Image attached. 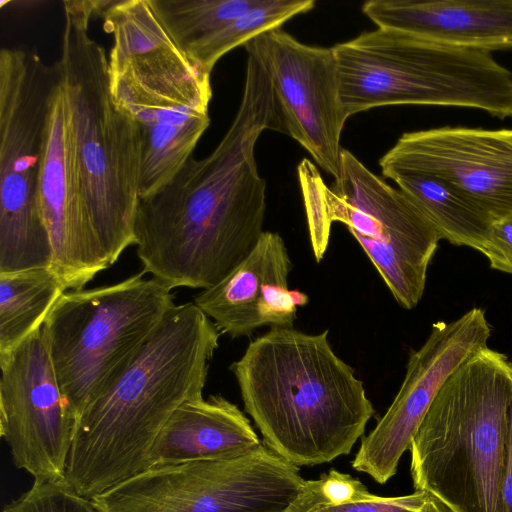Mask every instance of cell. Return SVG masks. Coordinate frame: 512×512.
Listing matches in <instances>:
<instances>
[{
	"instance_id": "26",
	"label": "cell",
	"mask_w": 512,
	"mask_h": 512,
	"mask_svg": "<svg viewBox=\"0 0 512 512\" xmlns=\"http://www.w3.org/2000/svg\"><path fill=\"white\" fill-rule=\"evenodd\" d=\"M303 195L310 243L314 257L320 262L324 257L330 239L332 222L328 217L324 183L315 165L304 158L297 168Z\"/></svg>"
},
{
	"instance_id": "11",
	"label": "cell",
	"mask_w": 512,
	"mask_h": 512,
	"mask_svg": "<svg viewBox=\"0 0 512 512\" xmlns=\"http://www.w3.org/2000/svg\"><path fill=\"white\" fill-rule=\"evenodd\" d=\"M490 333L481 308H473L449 323H434L424 344L410 354L393 402L362 438L351 462L353 469L379 484L390 480L440 388L466 360L488 347Z\"/></svg>"
},
{
	"instance_id": "5",
	"label": "cell",
	"mask_w": 512,
	"mask_h": 512,
	"mask_svg": "<svg viewBox=\"0 0 512 512\" xmlns=\"http://www.w3.org/2000/svg\"><path fill=\"white\" fill-rule=\"evenodd\" d=\"M511 417L512 363L485 347L447 378L412 438L415 491L456 512H504Z\"/></svg>"
},
{
	"instance_id": "16",
	"label": "cell",
	"mask_w": 512,
	"mask_h": 512,
	"mask_svg": "<svg viewBox=\"0 0 512 512\" xmlns=\"http://www.w3.org/2000/svg\"><path fill=\"white\" fill-rule=\"evenodd\" d=\"M362 12L378 28L446 45L512 49V0H370Z\"/></svg>"
},
{
	"instance_id": "19",
	"label": "cell",
	"mask_w": 512,
	"mask_h": 512,
	"mask_svg": "<svg viewBox=\"0 0 512 512\" xmlns=\"http://www.w3.org/2000/svg\"><path fill=\"white\" fill-rule=\"evenodd\" d=\"M121 107L135 119L141 131L139 197L144 198L163 188L189 161L210 124L209 113L165 103Z\"/></svg>"
},
{
	"instance_id": "10",
	"label": "cell",
	"mask_w": 512,
	"mask_h": 512,
	"mask_svg": "<svg viewBox=\"0 0 512 512\" xmlns=\"http://www.w3.org/2000/svg\"><path fill=\"white\" fill-rule=\"evenodd\" d=\"M0 432L34 481H63L75 419L63 397L43 327L0 354Z\"/></svg>"
},
{
	"instance_id": "13",
	"label": "cell",
	"mask_w": 512,
	"mask_h": 512,
	"mask_svg": "<svg viewBox=\"0 0 512 512\" xmlns=\"http://www.w3.org/2000/svg\"><path fill=\"white\" fill-rule=\"evenodd\" d=\"M379 166L389 179L404 172L438 177L493 222L512 214V129L445 126L407 132Z\"/></svg>"
},
{
	"instance_id": "28",
	"label": "cell",
	"mask_w": 512,
	"mask_h": 512,
	"mask_svg": "<svg viewBox=\"0 0 512 512\" xmlns=\"http://www.w3.org/2000/svg\"><path fill=\"white\" fill-rule=\"evenodd\" d=\"M482 253L491 268L512 274V214L492 223Z\"/></svg>"
},
{
	"instance_id": "31",
	"label": "cell",
	"mask_w": 512,
	"mask_h": 512,
	"mask_svg": "<svg viewBox=\"0 0 512 512\" xmlns=\"http://www.w3.org/2000/svg\"><path fill=\"white\" fill-rule=\"evenodd\" d=\"M285 512H291V511L288 509V510H287V511H285Z\"/></svg>"
},
{
	"instance_id": "27",
	"label": "cell",
	"mask_w": 512,
	"mask_h": 512,
	"mask_svg": "<svg viewBox=\"0 0 512 512\" xmlns=\"http://www.w3.org/2000/svg\"><path fill=\"white\" fill-rule=\"evenodd\" d=\"M3 512H101L91 499L63 481H34L32 487L7 504Z\"/></svg>"
},
{
	"instance_id": "24",
	"label": "cell",
	"mask_w": 512,
	"mask_h": 512,
	"mask_svg": "<svg viewBox=\"0 0 512 512\" xmlns=\"http://www.w3.org/2000/svg\"><path fill=\"white\" fill-rule=\"evenodd\" d=\"M169 33L187 52L259 0H151Z\"/></svg>"
},
{
	"instance_id": "12",
	"label": "cell",
	"mask_w": 512,
	"mask_h": 512,
	"mask_svg": "<svg viewBox=\"0 0 512 512\" xmlns=\"http://www.w3.org/2000/svg\"><path fill=\"white\" fill-rule=\"evenodd\" d=\"M271 76L285 134L320 168L340 177L346 120L332 47L304 44L281 28L254 38Z\"/></svg>"
},
{
	"instance_id": "9",
	"label": "cell",
	"mask_w": 512,
	"mask_h": 512,
	"mask_svg": "<svg viewBox=\"0 0 512 512\" xmlns=\"http://www.w3.org/2000/svg\"><path fill=\"white\" fill-rule=\"evenodd\" d=\"M305 482L263 442L227 458L149 468L91 500L101 512H285Z\"/></svg>"
},
{
	"instance_id": "22",
	"label": "cell",
	"mask_w": 512,
	"mask_h": 512,
	"mask_svg": "<svg viewBox=\"0 0 512 512\" xmlns=\"http://www.w3.org/2000/svg\"><path fill=\"white\" fill-rule=\"evenodd\" d=\"M66 291L51 266L0 273V354L40 328Z\"/></svg>"
},
{
	"instance_id": "2",
	"label": "cell",
	"mask_w": 512,
	"mask_h": 512,
	"mask_svg": "<svg viewBox=\"0 0 512 512\" xmlns=\"http://www.w3.org/2000/svg\"><path fill=\"white\" fill-rule=\"evenodd\" d=\"M220 334L194 302L172 306L124 371L76 420L64 481L92 499L147 470L170 416L203 396Z\"/></svg>"
},
{
	"instance_id": "8",
	"label": "cell",
	"mask_w": 512,
	"mask_h": 512,
	"mask_svg": "<svg viewBox=\"0 0 512 512\" xmlns=\"http://www.w3.org/2000/svg\"><path fill=\"white\" fill-rule=\"evenodd\" d=\"M58 65L36 51L0 52V273L51 266L38 202L40 170Z\"/></svg>"
},
{
	"instance_id": "23",
	"label": "cell",
	"mask_w": 512,
	"mask_h": 512,
	"mask_svg": "<svg viewBox=\"0 0 512 512\" xmlns=\"http://www.w3.org/2000/svg\"><path fill=\"white\" fill-rule=\"evenodd\" d=\"M315 4L313 0H259L191 48L187 55L204 73L211 75L217 61L226 53L267 31L280 28L289 19L312 10Z\"/></svg>"
},
{
	"instance_id": "14",
	"label": "cell",
	"mask_w": 512,
	"mask_h": 512,
	"mask_svg": "<svg viewBox=\"0 0 512 512\" xmlns=\"http://www.w3.org/2000/svg\"><path fill=\"white\" fill-rule=\"evenodd\" d=\"M113 35L110 89L208 110L210 75L173 39L151 0L110 1L102 13Z\"/></svg>"
},
{
	"instance_id": "30",
	"label": "cell",
	"mask_w": 512,
	"mask_h": 512,
	"mask_svg": "<svg viewBox=\"0 0 512 512\" xmlns=\"http://www.w3.org/2000/svg\"><path fill=\"white\" fill-rule=\"evenodd\" d=\"M427 493V492H426ZM424 512H456L448 504L440 498L427 493V501L424 507Z\"/></svg>"
},
{
	"instance_id": "7",
	"label": "cell",
	"mask_w": 512,
	"mask_h": 512,
	"mask_svg": "<svg viewBox=\"0 0 512 512\" xmlns=\"http://www.w3.org/2000/svg\"><path fill=\"white\" fill-rule=\"evenodd\" d=\"M144 274L66 291L44 320L52 365L75 421L124 371L175 305L171 289Z\"/></svg>"
},
{
	"instance_id": "1",
	"label": "cell",
	"mask_w": 512,
	"mask_h": 512,
	"mask_svg": "<svg viewBox=\"0 0 512 512\" xmlns=\"http://www.w3.org/2000/svg\"><path fill=\"white\" fill-rule=\"evenodd\" d=\"M242 99L211 154L191 157L155 193L139 199L134 237L143 272L171 290L207 289L254 248L263 231L266 181L255 146L266 129L285 133L265 60L248 47Z\"/></svg>"
},
{
	"instance_id": "15",
	"label": "cell",
	"mask_w": 512,
	"mask_h": 512,
	"mask_svg": "<svg viewBox=\"0 0 512 512\" xmlns=\"http://www.w3.org/2000/svg\"><path fill=\"white\" fill-rule=\"evenodd\" d=\"M38 202L52 250V269L66 290H81L109 266L90 222L78 180L64 89L59 80L47 119Z\"/></svg>"
},
{
	"instance_id": "29",
	"label": "cell",
	"mask_w": 512,
	"mask_h": 512,
	"mask_svg": "<svg viewBox=\"0 0 512 512\" xmlns=\"http://www.w3.org/2000/svg\"><path fill=\"white\" fill-rule=\"evenodd\" d=\"M502 502L504 512H512V417L510 422L506 457L502 480Z\"/></svg>"
},
{
	"instance_id": "18",
	"label": "cell",
	"mask_w": 512,
	"mask_h": 512,
	"mask_svg": "<svg viewBox=\"0 0 512 512\" xmlns=\"http://www.w3.org/2000/svg\"><path fill=\"white\" fill-rule=\"evenodd\" d=\"M292 262L283 238L264 231L251 252L220 282L193 297L221 334L250 336L262 327L258 310L268 287L288 286Z\"/></svg>"
},
{
	"instance_id": "21",
	"label": "cell",
	"mask_w": 512,
	"mask_h": 512,
	"mask_svg": "<svg viewBox=\"0 0 512 512\" xmlns=\"http://www.w3.org/2000/svg\"><path fill=\"white\" fill-rule=\"evenodd\" d=\"M390 179L434 225L442 239L483 251L493 221L454 186L424 173H397Z\"/></svg>"
},
{
	"instance_id": "17",
	"label": "cell",
	"mask_w": 512,
	"mask_h": 512,
	"mask_svg": "<svg viewBox=\"0 0 512 512\" xmlns=\"http://www.w3.org/2000/svg\"><path fill=\"white\" fill-rule=\"evenodd\" d=\"M261 443L237 405L221 395L202 396L184 402L170 416L154 441L149 468L227 458Z\"/></svg>"
},
{
	"instance_id": "20",
	"label": "cell",
	"mask_w": 512,
	"mask_h": 512,
	"mask_svg": "<svg viewBox=\"0 0 512 512\" xmlns=\"http://www.w3.org/2000/svg\"><path fill=\"white\" fill-rule=\"evenodd\" d=\"M330 189L377 220L398 242L432 259L442 239L434 225L400 189L387 184L346 149L342 151L340 177Z\"/></svg>"
},
{
	"instance_id": "6",
	"label": "cell",
	"mask_w": 512,
	"mask_h": 512,
	"mask_svg": "<svg viewBox=\"0 0 512 512\" xmlns=\"http://www.w3.org/2000/svg\"><path fill=\"white\" fill-rule=\"evenodd\" d=\"M332 48L348 117L376 107L428 105L512 118V70L491 52L378 27Z\"/></svg>"
},
{
	"instance_id": "25",
	"label": "cell",
	"mask_w": 512,
	"mask_h": 512,
	"mask_svg": "<svg viewBox=\"0 0 512 512\" xmlns=\"http://www.w3.org/2000/svg\"><path fill=\"white\" fill-rule=\"evenodd\" d=\"M427 493L415 491L409 495L383 497L370 493L360 482L345 501L331 503L320 497L311 480H306L292 503L291 512H424Z\"/></svg>"
},
{
	"instance_id": "3",
	"label": "cell",
	"mask_w": 512,
	"mask_h": 512,
	"mask_svg": "<svg viewBox=\"0 0 512 512\" xmlns=\"http://www.w3.org/2000/svg\"><path fill=\"white\" fill-rule=\"evenodd\" d=\"M230 370L264 443L298 467L349 454L375 413L363 381L334 352L327 330L270 327Z\"/></svg>"
},
{
	"instance_id": "4",
	"label": "cell",
	"mask_w": 512,
	"mask_h": 512,
	"mask_svg": "<svg viewBox=\"0 0 512 512\" xmlns=\"http://www.w3.org/2000/svg\"><path fill=\"white\" fill-rule=\"evenodd\" d=\"M61 54L56 61L68 105L74 163L87 213L110 267L135 243L142 136L114 99L108 57L89 34L101 1H64Z\"/></svg>"
}]
</instances>
